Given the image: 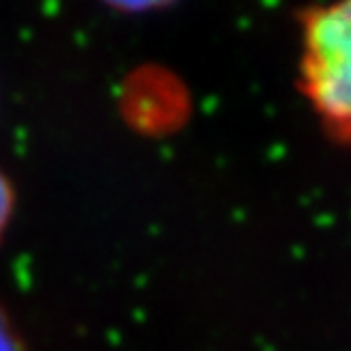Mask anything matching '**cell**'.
I'll return each instance as SVG.
<instances>
[{
	"label": "cell",
	"instance_id": "6da1fadb",
	"mask_svg": "<svg viewBox=\"0 0 351 351\" xmlns=\"http://www.w3.org/2000/svg\"><path fill=\"white\" fill-rule=\"evenodd\" d=\"M301 25V89L322 123L351 139V0L311 10Z\"/></svg>",
	"mask_w": 351,
	"mask_h": 351
},
{
	"label": "cell",
	"instance_id": "7a4b0ae2",
	"mask_svg": "<svg viewBox=\"0 0 351 351\" xmlns=\"http://www.w3.org/2000/svg\"><path fill=\"white\" fill-rule=\"evenodd\" d=\"M12 210H14V189L12 182L7 180V176L0 171V237H3L7 223L12 219Z\"/></svg>",
	"mask_w": 351,
	"mask_h": 351
},
{
	"label": "cell",
	"instance_id": "3957f363",
	"mask_svg": "<svg viewBox=\"0 0 351 351\" xmlns=\"http://www.w3.org/2000/svg\"><path fill=\"white\" fill-rule=\"evenodd\" d=\"M0 351H23L7 315L0 311Z\"/></svg>",
	"mask_w": 351,
	"mask_h": 351
}]
</instances>
